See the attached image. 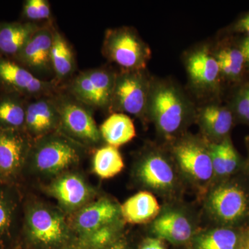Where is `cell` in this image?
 <instances>
[{
  "instance_id": "6da1fadb",
  "label": "cell",
  "mask_w": 249,
  "mask_h": 249,
  "mask_svg": "<svg viewBox=\"0 0 249 249\" xmlns=\"http://www.w3.org/2000/svg\"><path fill=\"white\" fill-rule=\"evenodd\" d=\"M147 113L165 139L178 136L189 121L191 107L183 93L171 83L152 84Z\"/></svg>"
},
{
  "instance_id": "7a4b0ae2",
  "label": "cell",
  "mask_w": 249,
  "mask_h": 249,
  "mask_svg": "<svg viewBox=\"0 0 249 249\" xmlns=\"http://www.w3.org/2000/svg\"><path fill=\"white\" fill-rule=\"evenodd\" d=\"M105 55L124 71H142L150 58V47L128 27L109 29L103 44Z\"/></svg>"
},
{
  "instance_id": "3957f363",
  "label": "cell",
  "mask_w": 249,
  "mask_h": 249,
  "mask_svg": "<svg viewBox=\"0 0 249 249\" xmlns=\"http://www.w3.org/2000/svg\"><path fill=\"white\" fill-rule=\"evenodd\" d=\"M152 84L142 71L116 76L111 105L116 110L142 116L147 114Z\"/></svg>"
},
{
  "instance_id": "277c9868",
  "label": "cell",
  "mask_w": 249,
  "mask_h": 249,
  "mask_svg": "<svg viewBox=\"0 0 249 249\" xmlns=\"http://www.w3.org/2000/svg\"><path fill=\"white\" fill-rule=\"evenodd\" d=\"M173 152L178 168L193 182L205 185L213 178L208 144L193 137L183 138L175 144Z\"/></svg>"
},
{
  "instance_id": "5b68a950",
  "label": "cell",
  "mask_w": 249,
  "mask_h": 249,
  "mask_svg": "<svg viewBox=\"0 0 249 249\" xmlns=\"http://www.w3.org/2000/svg\"><path fill=\"white\" fill-rule=\"evenodd\" d=\"M28 238L37 249H62L69 238L63 218L44 208L32 209L27 217Z\"/></svg>"
},
{
  "instance_id": "8992f818",
  "label": "cell",
  "mask_w": 249,
  "mask_h": 249,
  "mask_svg": "<svg viewBox=\"0 0 249 249\" xmlns=\"http://www.w3.org/2000/svg\"><path fill=\"white\" fill-rule=\"evenodd\" d=\"M115 75L105 70H89L73 80L71 91L80 103L94 107L111 105Z\"/></svg>"
},
{
  "instance_id": "52a82bcc",
  "label": "cell",
  "mask_w": 249,
  "mask_h": 249,
  "mask_svg": "<svg viewBox=\"0 0 249 249\" xmlns=\"http://www.w3.org/2000/svg\"><path fill=\"white\" fill-rule=\"evenodd\" d=\"M206 205L214 219L223 224H233L240 221L247 213V196L237 185L225 183L211 191Z\"/></svg>"
},
{
  "instance_id": "ba28073f",
  "label": "cell",
  "mask_w": 249,
  "mask_h": 249,
  "mask_svg": "<svg viewBox=\"0 0 249 249\" xmlns=\"http://www.w3.org/2000/svg\"><path fill=\"white\" fill-rule=\"evenodd\" d=\"M138 175L145 186L157 193L166 194L176 187V174L170 160L159 151L148 152L142 158Z\"/></svg>"
},
{
  "instance_id": "9c48e42d",
  "label": "cell",
  "mask_w": 249,
  "mask_h": 249,
  "mask_svg": "<svg viewBox=\"0 0 249 249\" xmlns=\"http://www.w3.org/2000/svg\"><path fill=\"white\" fill-rule=\"evenodd\" d=\"M55 105L60 122L70 133L85 142H97L100 140L101 132L94 119L80 103L62 100Z\"/></svg>"
},
{
  "instance_id": "30bf717a",
  "label": "cell",
  "mask_w": 249,
  "mask_h": 249,
  "mask_svg": "<svg viewBox=\"0 0 249 249\" xmlns=\"http://www.w3.org/2000/svg\"><path fill=\"white\" fill-rule=\"evenodd\" d=\"M78 158V152L70 142L62 139H52L37 147L34 163L42 173L55 174L68 168Z\"/></svg>"
},
{
  "instance_id": "8fae6325",
  "label": "cell",
  "mask_w": 249,
  "mask_h": 249,
  "mask_svg": "<svg viewBox=\"0 0 249 249\" xmlns=\"http://www.w3.org/2000/svg\"><path fill=\"white\" fill-rule=\"evenodd\" d=\"M154 237L175 246L191 244L196 235L191 221L177 210H167L160 213L152 223Z\"/></svg>"
},
{
  "instance_id": "7c38bea8",
  "label": "cell",
  "mask_w": 249,
  "mask_h": 249,
  "mask_svg": "<svg viewBox=\"0 0 249 249\" xmlns=\"http://www.w3.org/2000/svg\"><path fill=\"white\" fill-rule=\"evenodd\" d=\"M186 69L191 83L197 89L206 91L217 86L220 71L215 57L208 49L193 52L187 59Z\"/></svg>"
},
{
  "instance_id": "4fadbf2b",
  "label": "cell",
  "mask_w": 249,
  "mask_h": 249,
  "mask_svg": "<svg viewBox=\"0 0 249 249\" xmlns=\"http://www.w3.org/2000/svg\"><path fill=\"white\" fill-rule=\"evenodd\" d=\"M53 36V33L45 28L34 33L19 53L23 62L37 72L48 71L52 67L51 51Z\"/></svg>"
},
{
  "instance_id": "5bb4252c",
  "label": "cell",
  "mask_w": 249,
  "mask_h": 249,
  "mask_svg": "<svg viewBox=\"0 0 249 249\" xmlns=\"http://www.w3.org/2000/svg\"><path fill=\"white\" fill-rule=\"evenodd\" d=\"M120 210L114 202L101 199L82 210L76 218L77 230L82 237L100 228L115 223Z\"/></svg>"
},
{
  "instance_id": "9a60e30c",
  "label": "cell",
  "mask_w": 249,
  "mask_h": 249,
  "mask_svg": "<svg viewBox=\"0 0 249 249\" xmlns=\"http://www.w3.org/2000/svg\"><path fill=\"white\" fill-rule=\"evenodd\" d=\"M25 142L11 129H0V176L9 178L19 171L25 157Z\"/></svg>"
},
{
  "instance_id": "2e32d148",
  "label": "cell",
  "mask_w": 249,
  "mask_h": 249,
  "mask_svg": "<svg viewBox=\"0 0 249 249\" xmlns=\"http://www.w3.org/2000/svg\"><path fill=\"white\" fill-rule=\"evenodd\" d=\"M0 79L28 94H43L52 88L49 83L42 81L30 71L9 60H0Z\"/></svg>"
},
{
  "instance_id": "e0dca14e",
  "label": "cell",
  "mask_w": 249,
  "mask_h": 249,
  "mask_svg": "<svg viewBox=\"0 0 249 249\" xmlns=\"http://www.w3.org/2000/svg\"><path fill=\"white\" fill-rule=\"evenodd\" d=\"M198 120L205 135L213 141L212 142H217L228 137L231 129L233 117L227 108L210 105L201 109Z\"/></svg>"
},
{
  "instance_id": "ac0fdd59",
  "label": "cell",
  "mask_w": 249,
  "mask_h": 249,
  "mask_svg": "<svg viewBox=\"0 0 249 249\" xmlns=\"http://www.w3.org/2000/svg\"><path fill=\"white\" fill-rule=\"evenodd\" d=\"M160 205L151 193L142 191L129 197L121 206V213L126 222L139 224L155 220L160 213Z\"/></svg>"
},
{
  "instance_id": "d6986e66",
  "label": "cell",
  "mask_w": 249,
  "mask_h": 249,
  "mask_svg": "<svg viewBox=\"0 0 249 249\" xmlns=\"http://www.w3.org/2000/svg\"><path fill=\"white\" fill-rule=\"evenodd\" d=\"M245 239L229 227H219L196 234L191 241L193 249H242Z\"/></svg>"
},
{
  "instance_id": "ffe728a7",
  "label": "cell",
  "mask_w": 249,
  "mask_h": 249,
  "mask_svg": "<svg viewBox=\"0 0 249 249\" xmlns=\"http://www.w3.org/2000/svg\"><path fill=\"white\" fill-rule=\"evenodd\" d=\"M60 116L56 105L48 99H40L31 103L26 110L25 124L32 133H47L56 126Z\"/></svg>"
},
{
  "instance_id": "44dd1931",
  "label": "cell",
  "mask_w": 249,
  "mask_h": 249,
  "mask_svg": "<svg viewBox=\"0 0 249 249\" xmlns=\"http://www.w3.org/2000/svg\"><path fill=\"white\" fill-rule=\"evenodd\" d=\"M100 132L108 145L117 148L136 137L133 121L124 113H115L108 117L101 124Z\"/></svg>"
},
{
  "instance_id": "7402d4cb",
  "label": "cell",
  "mask_w": 249,
  "mask_h": 249,
  "mask_svg": "<svg viewBox=\"0 0 249 249\" xmlns=\"http://www.w3.org/2000/svg\"><path fill=\"white\" fill-rule=\"evenodd\" d=\"M54 196L67 207H78L89 196L86 183L76 175H69L58 178L52 186Z\"/></svg>"
},
{
  "instance_id": "603a6c76",
  "label": "cell",
  "mask_w": 249,
  "mask_h": 249,
  "mask_svg": "<svg viewBox=\"0 0 249 249\" xmlns=\"http://www.w3.org/2000/svg\"><path fill=\"white\" fill-rule=\"evenodd\" d=\"M208 147L214 175L223 178L235 173L240 164V158L229 137L222 142H209Z\"/></svg>"
},
{
  "instance_id": "cb8c5ba5",
  "label": "cell",
  "mask_w": 249,
  "mask_h": 249,
  "mask_svg": "<svg viewBox=\"0 0 249 249\" xmlns=\"http://www.w3.org/2000/svg\"><path fill=\"white\" fill-rule=\"evenodd\" d=\"M40 28L31 23H14L0 28V51L4 53H19L28 40Z\"/></svg>"
},
{
  "instance_id": "d4e9b609",
  "label": "cell",
  "mask_w": 249,
  "mask_h": 249,
  "mask_svg": "<svg viewBox=\"0 0 249 249\" xmlns=\"http://www.w3.org/2000/svg\"><path fill=\"white\" fill-rule=\"evenodd\" d=\"M52 68L58 78L70 76L74 68V58L71 47L58 32H53V43L51 51Z\"/></svg>"
},
{
  "instance_id": "484cf974",
  "label": "cell",
  "mask_w": 249,
  "mask_h": 249,
  "mask_svg": "<svg viewBox=\"0 0 249 249\" xmlns=\"http://www.w3.org/2000/svg\"><path fill=\"white\" fill-rule=\"evenodd\" d=\"M124 165L120 152L111 145L99 149L93 157V170L102 178H114L124 170Z\"/></svg>"
},
{
  "instance_id": "4316f807",
  "label": "cell",
  "mask_w": 249,
  "mask_h": 249,
  "mask_svg": "<svg viewBox=\"0 0 249 249\" xmlns=\"http://www.w3.org/2000/svg\"><path fill=\"white\" fill-rule=\"evenodd\" d=\"M220 73L227 78H238L243 70L245 58L240 49L225 48L219 51L215 55Z\"/></svg>"
},
{
  "instance_id": "83f0119b",
  "label": "cell",
  "mask_w": 249,
  "mask_h": 249,
  "mask_svg": "<svg viewBox=\"0 0 249 249\" xmlns=\"http://www.w3.org/2000/svg\"><path fill=\"white\" fill-rule=\"evenodd\" d=\"M119 227L115 223L105 226L82 237V245L86 249H104L119 238Z\"/></svg>"
},
{
  "instance_id": "f1b7e54d",
  "label": "cell",
  "mask_w": 249,
  "mask_h": 249,
  "mask_svg": "<svg viewBox=\"0 0 249 249\" xmlns=\"http://www.w3.org/2000/svg\"><path fill=\"white\" fill-rule=\"evenodd\" d=\"M26 111L20 104L12 100L0 102V122L18 127L25 123Z\"/></svg>"
},
{
  "instance_id": "f546056e",
  "label": "cell",
  "mask_w": 249,
  "mask_h": 249,
  "mask_svg": "<svg viewBox=\"0 0 249 249\" xmlns=\"http://www.w3.org/2000/svg\"><path fill=\"white\" fill-rule=\"evenodd\" d=\"M24 14L31 20L47 19L51 16L50 5L45 0H28L24 4Z\"/></svg>"
},
{
  "instance_id": "4dcf8cb0",
  "label": "cell",
  "mask_w": 249,
  "mask_h": 249,
  "mask_svg": "<svg viewBox=\"0 0 249 249\" xmlns=\"http://www.w3.org/2000/svg\"><path fill=\"white\" fill-rule=\"evenodd\" d=\"M12 208L9 201L0 195V238L4 237L11 227Z\"/></svg>"
},
{
  "instance_id": "1f68e13d",
  "label": "cell",
  "mask_w": 249,
  "mask_h": 249,
  "mask_svg": "<svg viewBox=\"0 0 249 249\" xmlns=\"http://www.w3.org/2000/svg\"><path fill=\"white\" fill-rule=\"evenodd\" d=\"M235 110L241 119L249 123V85L242 88L237 95Z\"/></svg>"
},
{
  "instance_id": "d6a6232c",
  "label": "cell",
  "mask_w": 249,
  "mask_h": 249,
  "mask_svg": "<svg viewBox=\"0 0 249 249\" xmlns=\"http://www.w3.org/2000/svg\"><path fill=\"white\" fill-rule=\"evenodd\" d=\"M138 249H166V248L163 241L157 237H150L142 241Z\"/></svg>"
},
{
  "instance_id": "836d02e7",
  "label": "cell",
  "mask_w": 249,
  "mask_h": 249,
  "mask_svg": "<svg viewBox=\"0 0 249 249\" xmlns=\"http://www.w3.org/2000/svg\"><path fill=\"white\" fill-rule=\"evenodd\" d=\"M236 30L246 33L249 36V14L241 18L235 25Z\"/></svg>"
},
{
  "instance_id": "e575fe53",
  "label": "cell",
  "mask_w": 249,
  "mask_h": 249,
  "mask_svg": "<svg viewBox=\"0 0 249 249\" xmlns=\"http://www.w3.org/2000/svg\"><path fill=\"white\" fill-rule=\"evenodd\" d=\"M104 249H129V247L126 241L119 237Z\"/></svg>"
},
{
  "instance_id": "d590c367",
  "label": "cell",
  "mask_w": 249,
  "mask_h": 249,
  "mask_svg": "<svg viewBox=\"0 0 249 249\" xmlns=\"http://www.w3.org/2000/svg\"><path fill=\"white\" fill-rule=\"evenodd\" d=\"M240 51L243 54L245 58L249 55V36L244 40L243 43L241 46Z\"/></svg>"
},
{
  "instance_id": "8d00e7d4",
  "label": "cell",
  "mask_w": 249,
  "mask_h": 249,
  "mask_svg": "<svg viewBox=\"0 0 249 249\" xmlns=\"http://www.w3.org/2000/svg\"><path fill=\"white\" fill-rule=\"evenodd\" d=\"M245 247L246 249H249V237L245 239Z\"/></svg>"
},
{
  "instance_id": "74e56055",
  "label": "cell",
  "mask_w": 249,
  "mask_h": 249,
  "mask_svg": "<svg viewBox=\"0 0 249 249\" xmlns=\"http://www.w3.org/2000/svg\"><path fill=\"white\" fill-rule=\"evenodd\" d=\"M245 61L249 62V55H248V56L246 57Z\"/></svg>"
},
{
  "instance_id": "f35d334b",
  "label": "cell",
  "mask_w": 249,
  "mask_h": 249,
  "mask_svg": "<svg viewBox=\"0 0 249 249\" xmlns=\"http://www.w3.org/2000/svg\"><path fill=\"white\" fill-rule=\"evenodd\" d=\"M71 249V248H64V249Z\"/></svg>"
},
{
  "instance_id": "ab89813d",
  "label": "cell",
  "mask_w": 249,
  "mask_h": 249,
  "mask_svg": "<svg viewBox=\"0 0 249 249\" xmlns=\"http://www.w3.org/2000/svg\"><path fill=\"white\" fill-rule=\"evenodd\" d=\"M245 249V245H244L243 249Z\"/></svg>"
},
{
  "instance_id": "60d3db41",
  "label": "cell",
  "mask_w": 249,
  "mask_h": 249,
  "mask_svg": "<svg viewBox=\"0 0 249 249\" xmlns=\"http://www.w3.org/2000/svg\"><path fill=\"white\" fill-rule=\"evenodd\" d=\"M192 249V248H191V247H190V248H189V249Z\"/></svg>"
}]
</instances>
